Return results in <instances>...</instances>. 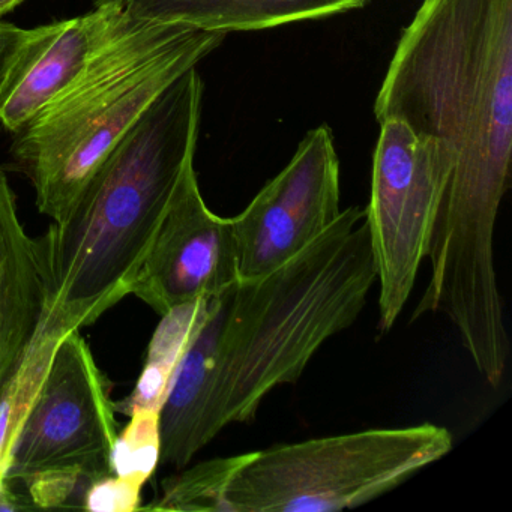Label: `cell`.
Masks as SVG:
<instances>
[{"label": "cell", "instance_id": "cell-17", "mask_svg": "<svg viewBox=\"0 0 512 512\" xmlns=\"http://www.w3.org/2000/svg\"><path fill=\"white\" fill-rule=\"evenodd\" d=\"M142 485L121 476L98 479L89 487L83 509L94 512H133L140 509Z\"/></svg>", "mask_w": 512, "mask_h": 512}, {"label": "cell", "instance_id": "cell-8", "mask_svg": "<svg viewBox=\"0 0 512 512\" xmlns=\"http://www.w3.org/2000/svg\"><path fill=\"white\" fill-rule=\"evenodd\" d=\"M341 214L340 160L328 125L305 134L286 167L232 218L241 280L301 253Z\"/></svg>", "mask_w": 512, "mask_h": 512}, {"label": "cell", "instance_id": "cell-11", "mask_svg": "<svg viewBox=\"0 0 512 512\" xmlns=\"http://www.w3.org/2000/svg\"><path fill=\"white\" fill-rule=\"evenodd\" d=\"M370 0H95L137 22L196 31L250 32L326 19L365 7Z\"/></svg>", "mask_w": 512, "mask_h": 512}, {"label": "cell", "instance_id": "cell-14", "mask_svg": "<svg viewBox=\"0 0 512 512\" xmlns=\"http://www.w3.org/2000/svg\"><path fill=\"white\" fill-rule=\"evenodd\" d=\"M67 332L44 314L19 368L0 395V491L8 487V469L20 431L43 385L53 353Z\"/></svg>", "mask_w": 512, "mask_h": 512}, {"label": "cell", "instance_id": "cell-1", "mask_svg": "<svg viewBox=\"0 0 512 512\" xmlns=\"http://www.w3.org/2000/svg\"><path fill=\"white\" fill-rule=\"evenodd\" d=\"M374 116L404 122L452 155L428 244L430 280L413 319L442 314L470 356L502 352L509 337L494 229L511 185L512 0H422Z\"/></svg>", "mask_w": 512, "mask_h": 512}, {"label": "cell", "instance_id": "cell-18", "mask_svg": "<svg viewBox=\"0 0 512 512\" xmlns=\"http://www.w3.org/2000/svg\"><path fill=\"white\" fill-rule=\"evenodd\" d=\"M32 241L20 223L16 197L0 170V283L11 260Z\"/></svg>", "mask_w": 512, "mask_h": 512}, {"label": "cell", "instance_id": "cell-20", "mask_svg": "<svg viewBox=\"0 0 512 512\" xmlns=\"http://www.w3.org/2000/svg\"><path fill=\"white\" fill-rule=\"evenodd\" d=\"M23 2H25V0H0V20H2L5 14L13 11L14 8L19 7Z\"/></svg>", "mask_w": 512, "mask_h": 512}, {"label": "cell", "instance_id": "cell-19", "mask_svg": "<svg viewBox=\"0 0 512 512\" xmlns=\"http://www.w3.org/2000/svg\"><path fill=\"white\" fill-rule=\"evenodd\" d=\"M28 37L29 31L26 29L17 28L0 20V91L4 88L11 67Z\"/></svg>", "mask_w": 512, "mask_h": 512}, {"label": "cell", "instance_id": "cell-16", "mask_svg": "<svg viewBox=\"0 0 512 512\" xmlns=\"http://www.w3.org/2000/svg\"><path fill=\"white\" fill-rule=\"evenodd\" d=\"M94 482L79 470H47L26 479L23 485L35 508H83Z\"/></svg>", "mask_w": 512, "mask_h": 512}, {"label": "cell", "instance_id": "cell-9", "mask_svg": "<svg viewBox=\"0 0 512 512\" xmlns=\"http://www.w3.org/2000/svg\"><path fill=\"white\" fill-rule=\"evenodd\" d=\"M241 280L232 218L214 214L187 164L130 295L166 314L178 305L215 298Z\"/></svg>", "mask_w": 512, "mask_h": 512}, {"label": "cell", "instance_id": "cell-4", "mask_svg": "<svg viewBox=\"0 0 512 512\" xmlns=\"http://www.w3.org/2000/svg\"><path fill=\"white\" fill-rule=\"evenodd\" d=\"M226 37L125 16L79 79L16 133L13 158L41 214L61 221L137 119Z\"/></svg>", "mask_w": 512, "mask_h": 512}, {"label": "cell", "instance_id": "cell-3", "mask_svg": "<svg viewBox=\"0 0 512 512\" xmlns=\"http://www.w3.org/2000/svg\"><path fill=\"white\" fill-rule=\"evenodd\" d=\"M376 280L365 209L350 206L280 268L215 296L218 434L254 421L274 389L298 382L320 347L358 320Z\"/></svg>", "mask_w": 512, "mask_h": 512}, {"label": "cell", "instance_id": "cell-13", "mask_svg": "<svg viewBox=\"0 0 512 512\" xmlns=\"http://www.w3.org/2000/svg\"><path fill=\"white\" fill-rule=\"evenodd\" d=\"M46 314V290L35 245L23 248L0 283V395L16 373Z\"/></svg>", "mask_w": 512, "mask_h": 512}, {"label": "cell", "instance_id": "cell-5", "mask_svg": "<svg viewBox=\"0 0 512 512\" xmlns=\"http://www.w3.org/2000/svg\"><path fill=\"white\" fill-rule=\"evenodd\" d=\"M448 428H371L214 458L164 479L148 511L337 512L404 484L451 452Z\"/></svg>", "mask_w": 512, "mask_h": 512}, {"label": "cell", "instance_id": "cell-7", "mask_svg": "<svg viewBox=\"0 0 512 512\" xmlns=\"http://www.w3.org/2000/svg\"><path fill=\"white\" fill-rule=\"evenodd\" d=\"M110 386L79 329L59 341L17 439L8 484L47 470H79L92 481L113 475L118 437Z\"/></svg>", "mask_w": 512, "mask_h": 512}, {"label": "cell", "instance_id": "cell-6", "mask_svg": "<svg viewBox=\"0 0 512 512\" xmlns=\"http://www.w3.org/2000/svg\"><path fill=\"white\" fill-rule=\"evenodd\" d=\"M452 169L439 140L404 122H380L365 224L379 284V328L388 332L403 313L427 260L437 205Z\"/></svg>", "mask_w": 512, "mask_h": 512}, {"label": "cell", "instance_id": "cell-12", "mask_svg": "<svg viewBox=\"0 0 512 512\" xmlns=\"http://www.w3.org/2000/svg\"><path fill=\"white\" fill-rule=\"evenodd\" d=\"M214 299H196L161 316L163 320L149 344L142 374L133 392L113 403L116 412L127 416L142 409L160 412L185 353L211 316Z\"/></svg>", "mask_w": 512, "mask_h": 512}, {"label": "cell", "instance_id": "cell-15", "mask_svg": "<svg viewBox=\"0 0 512 512\" xmlns=\"http://www.w3.org/2000/svg\"><path fill=\"white\" fill-rule=\"evenodd\" d=\"M113 443L110 463L113 475L145 485L160 464V412L136 410Z\"/></svg>", "mask_w": 512, "mask_h": 512}, {"label": "cell", "instance_id": "cell-2", "mask_svg": "<svg viewBox=\"0 0 512 512\" xmlns=\"http://www.w3.org/2000/svg\"><path fill=\"white\" fill-rule=\"evenodd\" d=\"M203 82L169 86L98 164L67 215L35 239L46 313L65 331L97 322L131 293L137 271L194 161Z\"/></svg>", "mask_w": 512, "mask_h": 512}, {"label": "cell", "instance_id": "cell-10", "mask_svg": "<svg viewBox=\"0 0 512 512\" xmlns=\"http://www.w3.org/2000/svg\"><path fill=\"white\" fill-rule=\"evenodd\" d=\"M127 14L95 5L85 16L31 29L0 91V122L16 134L61 97Z\"/></svg>", "mask_w": 512, "mask_h": 512}]
</instances>
